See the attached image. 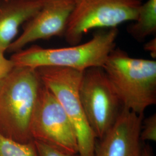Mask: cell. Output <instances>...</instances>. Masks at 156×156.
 I'll use <instances>...</instances> for the list:
<instances>
[{
    "instance_id": "8992f818",
    "label": "cell",
    "mask_w": 156,
    "mask_h": 156,
    "mask_svg": "<svg viewBox=\"0 0 156 156\" xmlns=\"http://www.w3.org/2000/svg\"><path fill=\"white\" fill-rule=\"evenodd\" d=\"M79 94L90 127L97 139H100L115 123L123 108L102 68L84 71Z\"/></svg>"
},
{
    "instance_id": "e0dca14e",
    "label": "cell",
    "mask_w": 156,
    "mask_h": 156,
    "mask_svg": "<svg viewBox=\"0 0 156 156\" xmlns=\"http://www.w3.org/2000/svg\"><path fill=\"white\" fill-rule=\"evenodd\" d=\"M140 156H153L151 147L149 146H146L144 147H142Z\"/></svg>"
},
{
    "instance_id": "2e32d148",
    "label": "cell",
    "mask_w": 156,
    "mask_h": 156,
    "mask_svg": "<svg viewBox=\"0 0 156 156\" xmlns=\"http://www.w3.org/2000/svg\"><path fill=\"white\" fill-rule=\"evenodd\" d=\"M144 49L148 51L151 54V57L153 58H155L156 57V37L153 38L146 43L144 45Z\"/></svg>"
},
{
    "instance_id": "52a82bcc",
    "label": "cell",
    "mask_w": 156,
    "mask_h": 156,
    "mask_svg": "<svg viewBox=\"0 0 156 156\" xmlns=\"http://www.w3.org/2000/svg\"><path fill=\"white\" fill-rule=\"evenodd\" d=\"M30 134L33 140L65 153L78 154L77 136L73 124L55 96L42 83L31 122Z\"/></svg>"
},
{
    "instance_id": "7c38bea8",
    "label": "cell",
    "mask_w": 156,
    "mask_h": 156,
    "mask_svg": "<svg viewBox=\"0 0 156 156\" xmlns=\"http://www.w3.org/2000/svg\"><path fill=\"white\" fill-rule=\"evenodd\" d=\"M0 156H38L34 140L21 143L0 132Z\"/></svg>"
},
{
    "instance_id": "7a4b0ae2",
    "label": "cell",
    "mask_w": 156,
    "mask_h": 156,
    "mask_svg": "<svg viewBox=\"0 0 156 156\" xmlns=\"http://www.w3.org/2000/svg\"><path fill=\"white\" fill-rule=\"evenodd\" d=\"M117 28L102 29L87 42L69 47L44 48L34 45L14 53L15 67L38 69L63 67L80 71L94 67L102 68L110 53L116 48Z\"/></svg>"
},
{
    "instance_id": "9c48e42d",
    "label": "cell",
    "mask_w": 156,
    "mask_h": 156,
    "mask_svg": "<svg viewBox=\"0 0 156 156\" xmlns=\"http://www.w3.org/2000/svg\"><path fill=\"white\" fill-rule=\"evenodd\" d=\"M144 115L123 108L116 121L96 142L94 156H140V133Z\"/></svg>"
},
{
    "instance_id": "3957f363",
    "label": "cell",
    "mask_w": 156,
    "mask_h": 156,
    "mask_svg": "<svg viewBox=\"0 0 156 156\" xmlns=\"http://www.w3.org/2000/svg\"><path fill=\"white\" fill-rule=\"evenodd\" d=\"M123 108L138 115L156 103V62L115 48L102 67Z\"/></svg>"
},
{
    "instance_id": "277c9868",
    "label": "cell",
    "mask_w": 156,
    "mask_h": 156,
    "mask_svg": "<svg viewBox=\"0 0 156 156\" xmlns=\"http://www.w3.org/2000/svg\"><path fill=\"white\" fill-rule=\"evenodd\" d=\"M42 84L55 96L75 129L80 156H94L97 138L90 127L79 94L84 71L63 67L36 69Z\"/></svg>"
},
{
    "instance_id": "ba28073f",
    "label": "cell",
    "mask_w": 156,
    "mask_h": 156,
    "mask_svg": "<svg viewBox=\"0 0 156 156\" xmlns=\"http://www.w3.org/2000/svg\"><path fill=\"white\" fill-rule=\"evenodd\" d=\"M76 0H46L41 9L25 23L23 32L8 50L16 53L40 39L64 37Z\"/></svg>"
},
{
    "instance_id": "5bb4252c",
    "label": "cell",
    "mask_w": 156,
    "mask_h": 156,
    "mask_svg": "<svg viewBox=\"0 0 156 156\" xmlns=\"http://www.w3.org/2000/svg\"><path fill=\"white\" fill-rule=\"evenodd\" d=\"M34 142L38 156H80L79 154L65 153L38 140H34Z\"/></svg>"
},
{
    "instance_id": "4fadbf2b",
    "label": "cell",
    "mask_w": 156,
    "mask_h": 156,
    "mask_svg": "<svg viewBox=\"0 0 156 156\" xmlns=\"http://www.w3.org/2000/svg\"><path fill=\"white\" fill-rule=\"evenodd\" d=\"M141 141L156 140V115L153 114L142 121L140 133Z\"/></svg>"
},
{
    "instance_id": "9a60e30c",
    "label": "cell",
    "mask_w": 156,
    "mask_h": 156,
    "mask_svg": "<svg viewBox=\"0 0 156 156\" xmlns=\"http://www.w3.org/2000/svg\"><path fill=\"white\" fill-rule=\"evenodd\" d=\"M4 51L0 50V81L4 79L15 68L11 59H8L4 56Z\"/></svg>"
},
{
    "instance_id": "5b68a950",
    "label": "cell",
    "mask_w": 156,
    "mask_h": 156,
    "mask_svg": "<svg viewBox=\"0 0 156 156\" xmlns=\"http://www.w3.org/2000/svg\"><path fill=\"white\" fill-rule=\"evenodd\" d=\"M142 0H76L64 37L70 46L78 45L94 29L117 28L136 19Z\"/></svg>"
},
{
    "instance_id": "30bf717a",
    "label": "cell",
    "mask_w": 156,
    "mask_h": 156,
    "mask_svg": "<svg viewBox=\"0 0 156 156\" xmlns=\"http://www.w3.org/2000/svg\"><path fill=\"white\" fill-rule=\"evenodd\" d=\"M45 1L0 0V50H8L20 26L39 11Z\"/></svg>"
},
{
    "instance_id": "8fae6325",
    "label": "cell",
    "mask_w": 156,
    "mask_h": 156,
    "mask_svg": "<svg viewBox=\"0 0 156 156\" xmlns=\"http://www.w3.org/2000/svg\"><path fill=\"white\" fill-rule=\"evenodd\" d=\"M134 39L142 42L156 32V0H147L140 7L136 19L127 29Z\"/></svg>"
},
{
    "instance_id": "6da1fadb",
    "label": "cell",
    "mask_w": 156,
    "mask_h": 156,
    "mask_svg": "<svg viewBox=\"0 0 156 156\" xmlns=\"http://www.w3.org/2000/svg\"><path fill=\"white\" fill-rule=\"evenodd\" d=\"M42 82L37 69L15 67L0 81V132L21 143L33 141L30 125Z\"/></svg>"
}]
</instances>
